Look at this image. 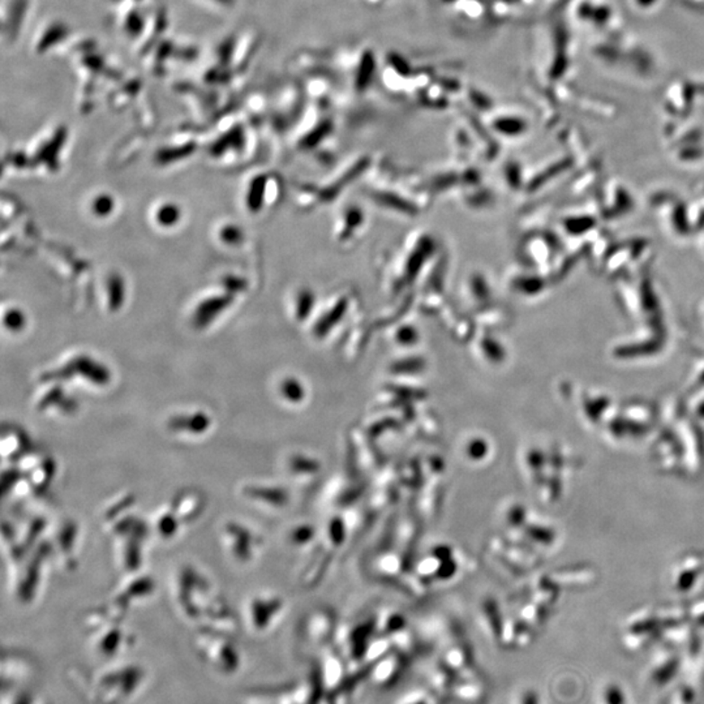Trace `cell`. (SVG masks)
<instances>
[{
    "mask_svg": "<svg viewBox=\"0 0 704 704\" xmlns=\"http://www.w3.org/2000/svg\"><path fill=\"white\" fill-rule=\"evenodd\" d=\"M395 704H438L433 699L432 695L428 694L427 691L416 690L404 694L401 698L400 702Z\"/></svg>",
    "mask_w": 704,
    "mask_h": 704,
    "instance_id": "9c48e42d",
    "label": "cell"
},
{
    "mask_svg": "<svg viewBox=\"0 0 704 704\" xmlns=\"http://www.w3.org/2000/svg\"><path fill=\"white\" fill-rule=\"evenodd\" d=\"M182 209L176 203H165L156 212V222L162 227H174L180 222Z\"/></svg>",
    "mask_w": 704,
    "mask_h": 704,
    "instance_id": "3957f363",
    "label": "cell"
},
{
    "mask_svg": "<svg viewBox=\"0 0 704 704\" xmlns=\"http://www.w3.org/2000/svg\"><path fill=\"white\" fill-rule=\"evenodd\" d=\"M263 182H260V180H256V182H253L251 187H249L248 199H247V202H248V206L252 209V211H257L258 203H260L261 200L260 197H263ZM251 209H249V211H251Z\"/></svg>",
    "mask_w": 704,
    "mask_h": 704,
    "instance_id": "30bf717a",
    "label": "cell"
},
{
    "mask_svg": "<svg viewBox=\"0 0 704 704\" xmlns=\"http://www.w3.org/2000/svg\"><path fill=\"white\" fill-rule=\"evenodd\" d=\"M220 238L222 243L227 244V246H239L241 240H243V231H241L239 226L229 223V225H225L221 229Z\"/></svg>",
    "mask_w": 704,
    "mask_h": 704,
    "instance_id": "ba28073f",
    "label": "cell"
},
{
    "mask_svg": "<svg viewBox=\"0 0 704 704\" xmlns=\"http://www.w3.org/2000/svg\"><path fill=\"white\" fill-rule=\"evenodd\" d=\"M284 390L290 401L302 400V388L295 380H289L284 384Z\"/></svg>",
    "mask_w": 704,
    "mask_h": 704,
    "instance_id": "8fae6325",
    "label": "cell"
},
{
    "mask_svg": "<svg viewBox=\"0 0 704 704\" xmlns=\"http://www.w3.org/2000/svg\"><path fill=\"white\" fill-rule=\"evenodd\" d=\"M230 302H231V298L229 299L226 296H215V298L206 299L205 302H203L194 313V322L197 327L203 328L208 325L212 320L217 317L218 313L225 310Z\"/></svg>",
    "mask_w": 704,
    "mask_h": 704,
    "instance_id": "7a4b0ae2",
    "label": "cell"
},
{
    "mask_svg": "<svg viewBox=\"0 0 704 704\" xmlns=\"http://www.w3.org/2000/svg\"><path fill=\"white\" fill-rule=\"evenodd\" d=\"M142 679L144 671L138 665L101 669L90 683L89 694L97 704H122L135 694Z\"/></svg>",
    "mask_w": 704,
    "mask_h": 704,
    "instance_id": "6da1fadb",
    "label": "cell"
},
{
    "mask_svg": "<svg viewBox=\"0 0 704 704\" xmlns=\"http://www.w3.org/2000/svg\"><path fill=\"white\" fill-rule=\"evenodd\" d=\"M113 209H115V200L109 194H97L92 200V203H90V211L95 217H109L113 213Z\"/></svg>",
    "mask_w": 704,
    "mask_h": 704,
    "instance_id": "5b68a950",
    "label": "cell"
},
{
    "mask_svg": "<svg viewBox=\"0 0 704 704\" xmlns=\"http://www.w3.org/2000/svg\"><path fill=\"white\" fill-rule=\"evenodd\" d=\"M465 454L471 461H483L485 458L490 449H488V442L483 438H474V440H468L465 445Z\"/></svg>",
    "mask_w": 704,
    "mask_h": 704,
    "instance_id": "8992f818",
    "label": "cell"
},
{
    "mask_svg": "<svg viewBox=\"0 0 704 704\" xmlns=\"http://www.w3.org/2000/svg\"><path fill=\"white\" fill-rule=\"evenodd\" d=\"M3 321H5V327L7 328L8 330L17 333V331L23 330V329L25 328L26 317L22 310L11 308V310H8L7 312H5Z\"/></svg>",
    "mask_w": 704,
    "mask_h": 704,
    "instance_id": "52a82bcc",
    "label": "cell"
},
{
    "mask_svg": "<svg viewBox=\"0 0 704 704\" xmlns=\"http://www.w3.org/2000/svg\"><path fill=\"white\" fill-rule=\"evenodd\" d=\"M107 289H109L110 307L113 310H119L123 304L124 299V282L121 275H113L109 278Z\"/></svg>",
    "mask_w": 704,
    "mask_h": 704,
    "instance_id": "277c9868",
    "label": "cell"
}]
</instances>
